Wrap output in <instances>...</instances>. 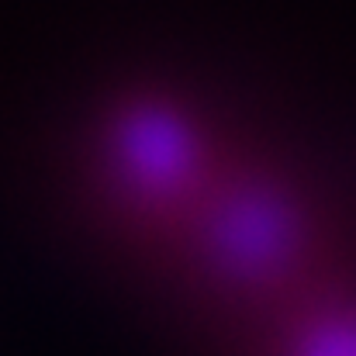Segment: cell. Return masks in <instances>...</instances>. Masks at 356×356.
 Returning <instances> with one entry per match:
<instances>
[{
	"mask_svg": "<svg viewBox=\"0 0 356 356\" xmlns=\"http://www.w3.org/2000/svg\"><path fill=\"white\" fill-rule=\"evenodd\" d=\"M242 131L215 101L166 73L104 83L66 145V201L104 256L149 280L180 238Z\"/></svg>",
	"mask_w": 356,
	"mask_h": 356,
	"instance_id": "cell-2",
	"label": "cell"
},
{
	"mask_svg": "<svg viewBox=\"0 0 356 356\" xmlns=\"http://www.w3.org/2000/svg\"><path fill=\"white\" fill-rule=\"evenodd\" d=\"M346 256L350 232L325 180L298 156L242 135L149 284L191 329L229 346L249 322Z\"/></svg>",
	"mask_w": 356,
	"mask_h": 356,
	"instance_id": "cell-1",
	"label": "cell"
},
{
	"mask_svg": "<svg viewBox=\"0 0 356 356\" xmlns=\"http://www.w3.org/2000/svg\"><path fill=\"white\" fill-rule=\"evenodd\" d=\"M229 350L270 356H356V252L249 322L232 336Z\"/></svg>",
	"mask_w": 356,
	"mask_h": 356,
	"instance_id": "cell-3",
	"label": "cell"
}]
</instances>
